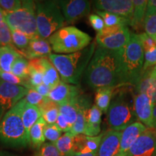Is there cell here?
<instances>
[{
  "instance_id": "obj_1",
  "label": "cell",
  "mask_w": 156,
  "mask_h": 156,
  "mask_svg": "<svg viewBox=\"0 0 156 156\" xmlns=\"http://www.w3.org/2000/svg\"><path fill=\"white\" fill-rule=\"evenodd\" d=\"M84 77L87 85L95 90L126 85L122 71L120 51H111L96 46Z\"/></svg>"
},
{
  "instance_id": "obj_2",
  "label": "cell",
  "mask_w": 156,
  "mask_h": 156,
  "mask_svg": "<svg viewBox=\"0 0 156 156\" xmlns=\"http://www.w3.org/2000/svg\"><path fill=\"white\" fill-rule=\"evenodd\" d=\"M96 45V42L93 41L80 51L69 54L51 53L48 56L59 74L61 81L78 85L94 54Z\"/></svg>"
},
{
  "instance_id": "obj_3",
  "label": "cell",
  "mask_w": 156,
  "mask_h": 156,
  "mask_svg": "<svg viewBox=\"0 0 156 156\" xmlns=\"http://www.w3.org/2000/svg\"><path fill=\"white\" fill-rule=\"evenodd\" d=\"M0 145L14 149L29 146L28 137L21 118L18 103L0 120Z\"/></svg>"
},
{
  "instance_id": "obj_4",
  "label": "cell",
  "mask_w": 156,
  "mask_h": 156,
  "mask_svg": "<svg viewBox=\"0 0 156 156\" xmlns=\"http://www.w3.org/2000/svg\"><path fill=\"white\" fill-rule=\"evenodd\" d=\"M144 52L138 34L132 33L128 44L120 50V58L126 85L136 86L142 74Z\"/></svg>"
},
{
  "instance_id": "obj_5",
  "label": "cell",
  "mask_w": 156,
  "mask_h": 156,
  "mask_svg": "<svg viewBox=\"0 0 156 156\" xmlns=\"http://www.w3.org/2000/svg\"><path fill=\"white\" fill-rule=\"evenodd\" d=\"M48 41L55 54H69L87 47L92 38L76 27L66 26L51 35Z\"/></svg>"
},
{
  "instance_id": "obj_6",
  "label": "cell",
  "mask_w": 156,
  "mask_h": 156,
  "mask_svg": "<svg viewBox=\"0 0 156 156\" xmlns=\"http://www.w3.org/2000/svg\"><path fill=\"white\" fill-rule=\"evenodd\" d=\"M35 6L38 36L48 39L54 33L63 28L65 20L57 1H35Z\"/></svg>"
},
{
  "instance_id": "obj_7",
  "label": "cell",
  "mask_w": 156,
  "mask_h": 156,
  "mask_svg": "<svg viewBox=\"0 0 156 156\" xmlns=\"http://www.w3.org/2000/svg\"><path fill=\"white\" fill-rule=\"evenodd\" d=\"M5 21L11 30L21 31L30 39L39 38L37 30L35 1L23 0L20 9L5 14Z\"/></svg>"
},
{
  "instance_id": "obj_8",
  "label": "cell",
  "mask_w": 156,
  "mask_h": 156,
  "mask_svg": "<svg viewBox=\"0 0 156 156\" xmlns=\"http://www.w3.org/2000/svg\"><path fill=\"white\" fill-rule=\"evenodd\" d=\"M107 123L111 130L123 131L129 125L137 120L134 106L126 98L123 93L112 98L107 112Z\"/></svg>"
},
{
  "instance_id": "obj_9",
  "label": "cell",
  "mask_w": 156,
  "mask_h": 156,
  "mask_svg": "<svg viewBox=\"0 0 156 156\" xmlns=\"http://www.w3.org/2000/svg\"><path fill=\"white\" fill-rule=\"evenodd\" d=\"M28 92L26 87L6 83L0 78V120L24 98Z\"/></svg>"
},
{
  "instance_id": "obj_10",
  "label": "cell",
  "mask_w": 156,
  "mask_h": 156,
  "mask_svg": "<svg viewBox=\"0 0 156 156\" xmlns=\"http://www.w3.org/2000/svg\"><path fill=\"white\" fill-rule=\"evenodd\" d=\"M57 4L68 24L90 15L91 3L86 0H60Z\"/></svg>"
},
{
  "instance_id": "obj_11",
  "label": "cell",
  "mask_w": 156,
  "mask_h": 156,
  "mask_svg": "<svg viewBox=\"0 0 156 156\" xmlns=\"http://www.w3.org/2000/svg\"><path fill=\"white\" fill-rule=\"evenodd\" d=\"M132 33L128 26L107 35L97 34L95 42L98 46L111 51H120L128 44Z\"/></svg>"
},
{
  "instance_id": "obj_12",
  "label": "cell",
  "mask_w": 156,
  "mask_h": 156,
  "mask_svg": "<svg viewBox=\"0 0 156 156\" xmlns=\"http://www.w3.org/2000/svg\"><path fill=\"white\" fill-rule=\"evenodd\" d=\"M155 130L147 128L134 142L126 156H155Z\"/></svg>"
},
{
  "instance_id": "obj_13",
  "label": "cell",
  "mask_w": 156,
  "mask_h": 156,
  "mask_svg": "<svg viewBox=\"0 0 156 156\" xmlns=\"http://www.w3.org/2000/svg\"><path fill=\"white\" fill-rule=\"evenodd\" d=\"M93 4L97 10L108 12L132 20L134 10L132 0H97Z\"/></svg>"
},
{
  "instance_id": "obj_14",
  "label": "cell",
  "mask_w": 156,
  "mask_h": 156,
  "mask_svg": "<svg viewBox=\"0 0 156 156\" xmlns=\"http://www.w3.org/2000/svg\"><path fill=\"white\" fill-rule=\"evenodd\" d=\"M133 106L137 120L148 129H152L154 105L151 99L143 93H136L133 98Z\"/></svg>"
},
{
  "instance_id": "obj_15",
  "label": "cell",
  "mask_w": 156,
  "mask_h": 156,
  "mask_svg": "<svg viewBox=\"0 0 156 156\" xmlns=\"http://www.w3.org/2000/svg\"><path fill=\"white\" fill-rule=\"evenodd\" d=\"M81 95L80 88L77 85H70L60 81V83L51 90L48 98L58 106L73 100Z\"/></svg>"
},
{
  "instance_id": "obj_16",
  "label": "cell",
  "mask_w": 156,
  "mask_h": 156,
  "mask_svg": "<svg viewBox=\"0 0 156 156\" xmlns=\"http://www.w3.org/2000/svg\"><path fill=\"white\" fill-rule=\"evenodd\" d=\"M122 132L108 130L105 132L96 156H115L119 153Z\"/></svg>"
},
{
  "instance_id": "obj_17",
  "label": "cell",
  "mask_w": 156,
  "mask_h": 156,
  "mask_svg": "<svg viewBox=\"0 0 156 156\" xmlns=\"http://www.w3.org/2000/svg\"><path fill=\"white\" fill-rule=\"evenodd\" d=\"M32 61L41 72L43 83L50 87L51 90L60 83L59 74L48 57L35 58Z\"/></svg>"
},
{
  "instance_id": "obj_18",
  "label": "cell",
  "mask_w": 156,
  "mask_h": 156,
  "mask_svg": "<svg viewBox=\"0 0 156 156\" xmlns=\"http://www.w3.org/2000/svg\"><path fill=\"white\" fill-rule=\"evenodd\" d=\"M137 93H143L156 104V69L152 68L142 73L140 80L135 86Z\"/></svg>"
},
{
  "instance_id": "obj_19",
  "label": "cell",
  "mask_w": 156,
  "mask_h": 156,
  "mask_svg": "<svg viewBox=\"0 0 156 156\" xmlns=\"http://www.w3.org/2000/svg\"><path fill=\"white\" fill-rule=\"evenodd\" d=\"M147 129L140 122L132 123L124 129L121 134L119 153L126 155L134 142Z\"/></svg>"
},
{
  "instance_id": "obj_20",
  "label": "cell",
  "mask_w": 156,
  "mask_h": 156,
  "mask_svg": "<svg viewBox=\"0 0 156 156\" xmlns=\"http://www.w3.org/2000/svg\"><path fill=\"white\" fill-rule=\"evenodd\" d=\"M51 46L48 39H43L39 37L30 39L28 48L20 53L27 59L32 60L35 58L48 57L51 54Z\"/></svg>"
},
{
  "instance_id": "obj_21",
  "label": "cell",
  "mask_w": 156,
  "mask_h": 156,
  "mask_svg": "<svg viewBox=\"0 0 156 156\" xmlns=\"http://www.w3.org/2000/svg\"><path fill=\"white\" fill-rule=\"evenodd\" d=\"M104 133L95 136H88L85 134L75 136L74 153H90L98 152Z\"/></svg>"
},
{
  "instance_id": "obj_22",
  "label": "cell",
  "mask_w": 156,
  "mask_h": 156,
  "mask_svg": "<svg viewBox=\"0 0 156 156\" xmlns=\"http://www.w3.org/2000/svg\"><path fill=\"white\" fill-rule=\"evenodd\" d=\"M18 105L20 111L21 118L28 137L29 132L31 127L41 117V112L38 107L25 103L23 99L20 101Z\"/></svg>"
},
{
  "instance_id": "obj_23",
  "label": "cell",
  "mask_w": 156,
  "mask_h": 156,
  "mask_svg": "<svg viewBox=\"0 0 156 156\" xmlns=\"http://www.w3.org/2000/svg\"><path fill=\"white\" fill-rule=\"evenodd\" d=\"M102 114L103 112L95 104L90 106L87 114L83 134L88 136H95L100 134Z\"/></svg>"
},
{
  "instance_id": "obj_24",
  "label": "cell",
  "mask_w": 156,
  "mask_h": 156,
  "mask_svg": "<svg viewBox=\"0 0 156 156\" xmlns=\"http://www.w3.org/2000/svg\"><path fill=\"white\" fill-rule=\"evenodd\" d=\"M91 106L92 105L90 104V101L88 98L84 95H81L79 100L77 119L69 132L74 136L78 135V134H83L87 114Z\"/></svg>"
},
{
  "instance_id": "obj_25",
  "label": "cell",
  "mask_w": 156,
  "mask_h": 156,
  "mask_svg": "<svg viewBox=\"0 0 156 156\" xmlns=\"http://www.w3.org/2000/svg\"><path fill=\"white\" fill-rule=\"evenodd\" d=\"M46 123L44 119L41 117L36 124L30 129L28 134L29 146L34 150L38 151L45 143L44 130Z\"/></svg>"
},
{
  "instance_id": "obj_26",
  "label": "cell",
  "mask_w": 156,
  "mask_h": 156,
  "mask_svg": "<svg viewBox=\"0 0 156 156\" xmlns=\"http://www.w3.org/2000/svg\"><path fill=\"white\" fill-rule=\"evenodd\" d=\"M21 54L14 46H0V70L11 73L13 64Z\"/></svg>"
},
{
  "instance_id": "obj_27",
  "label": "cell",
  "mask_w": 156,
  "mask_h": 156,
  "mask_svg": "<svg viewBox=\"0 0 156 156\" xmlns=\"http://www.w3.org/2000/svg\"><path fill=\"white\" fill-rule=\"evenodd\" d=\"M119 87H103L95 90V105L103 113H107L111 101Z\"/></svg>"
},
{
  "instance_id": "obj_28",
  "label": "cell",
  "mask_w": 156,
  "mask_h": 156,
  "mask_svg": "<svg viewBox=\"0 0 156 156\" xmlns=\"http://www.w3.org/2000/svg\"><path fill=\"white\" fill-rule=\"evenodd\" d=\"M147 5V0H133L134 10L130 25L134 30H140L143 28Z\"/></svg>"
},
{
  "instance_id": "obj_29",
  "label": "cell",
  "mask_w": 156,
  "mask_h": 156,
  "mask_svg": "<svg viewBox=\"0 0 156 156\" xmlns=\"http://www.w3.org/2000/svg\"><path fill=\"white\" fill-rule=\"evenodd\" d=\"M81 95H80L79 96L73 99V100L58 106H59V114H62L65 118V119L67 121L71 127L73 126V124L76 122V119H77L78 107H79V100Z\"/></svg>"
},
{
  "instance_id": "obj_30",
  "label": "cell",
  "mask_w": 156,
  "mask_h": 156,
  "mask_svg": "<svg viewBox=\"0 0 156 156\" xmlns=\"http://www.w3.org/2000/svg\"><path fill=\"white\" fill-rule=\"evenodd\" d=\"M61 156H71L74 153L75 136L70 132H65L55 143Z\"/></svg>"
},
{
  "instance_id": "obj_31",
  "label": "cell",
  "mask_w": 156,
  "mask_h": 156,
  "mask_svg": "<svg viewBox=\"0 0 156 156\" xmlns=\"http://www.w3.org/2000/svg\"><path fill=\"white\" fill-rule=\"evenodd\" d=\"M41 112V117L47 124H56L58 114H59V106L56 103L48 100L40 108Z\"/></svg>"
},
{
  "instance_id": "obj_32",
  "label": "cell",
  "mask_w": 156,
  "mask_h": 156,
  "mask_svg": "<svg viewBox=\"0 0 156 156\" xmlns=\"http://www.w3.org/2000/svg\"><path fill=\"white\" fill-rule=\"evenodd\" d=\"M95 13L103 19L105 27L116 26V25L127 26V25H130V24H131L130 20L119 16V15L112 14V13L108 12L100 11L95 9Z\"/></svg>"
},
{
  "instance_id": "obj_33",
  "label": "cell",
  "mask_w": 156,
  "mask_h": 156,
  "mask_svg": "<svg viewBox=\"0 0 156 156\" xmlns=\"http://www.w3.org/2000/svg\"><path fill=\"white\" fill-rule=\"evenodd\" d=\"M11 73L17 77L27 80L29 73V60L20 56L15 60L11 69Z\"/></svg>"
},
{
  "instance_id": "obj_34",
  "label": "cell",
  "mask_w": 156,
  "mask_h": 156,
  "mask_svg": "<svg viewBox=\"0 0 156 156\" xmlns=\"http://www.w3.org/2000/svg\"><path fill=\"white\" fill-rule=\"evenodd\" d=\"M27 81L28 83V90L33 89L43 83L41 72L32 60H29V73Z\"/></svg>"
},
{
  "instance_id": "obj_35",
  "label": "cell",
  "mask_w": 156,
  "mask_h": 156,
  "mask_svg": "<svg viewBox=\"0 0 156 156\" xmlns=\"http://www.w3.org/2000/svg\"><path fill=\"white\" fill-rule=\"evenodd\" d=\"M11 31L12 41V45L14 47L17 48L19 52L26 49L30 44V38L20 30H11Z\"/></svg>"
},
{
  "instance_id": "obj_36",
  "label": "cell",
  "mask_w": 156,
  "mask_h": 156,
  "mask_svg": "<svg viewBox=\"0 0 156 156\" xmlns=\"http://www.w3.org/2000/svg\"><path fill=\"white\" fill-rule=\"evenodd\" d=\"M23 100L25 103L33 105V106L38 107L41 108L47 101L49 100L48 98L42 96L41 95L37 93L36 90L32 89H29L27 95H25Z\"/></svg>"
},
{
  "instance_id": "obj_37",
  "label": "cell",
  "mask_w": 156,
  "mask_h": 156,
  "mask_svg": "<svg viewBox=\"0 0 156 156\" xmlns=\"http://www.w3.org/2000/svg\"><path fill=\"white\" fill-rule=\"evenodd\" d=\"M0 46H13L11 29L5 20L0 22Z\"/></svg>"
},
{
  "instance_id": "obj_38",
  "label": "cell",
  "mask_w": 156,
  "mask_h": 156,
  "mask_svg": "<svg viewBox=\"0 0 156 156\" xmlns=\"http://www.w3.org/2000/svg\"><path fill=\"white\" fill-rule=\"evenodd\" d=\"M62 130L58 127L56 124H46L44 130V134L45 139L49 142L55 143L57 140L61 137Z\"/></svg>"
},
{
  "instance_id": "obj_39",
  "label": "cell",
  "mask_w": 156,
  "mask_h": 156,
  "mask_svg": "<svg viewBox=\"0 0 156 156\" xmlns=\"http://www.w3.org/2000/svg\"><path fill=\"white\" fill-rule=\"evenodd\" d=\"M0 78L6 83L12 84V85H20V86L25 87L27 89H28V83L27 80L17 77L12 73H6V72L0 70Z\"/></svg>"
},
{
  "instance_id": "obj_40",
  "label": "cell",
  "mask_w": 156,
  "mask_h": 156,
  "mask_svg": "<svg viewBox=\"0 0 156 156\" xmlns=\"http://www.w3.org/2000/svg\"><path fill=\"white\" fill-rule=\"evenodd\" d=\"M34 156H61L55 144L52 142H45Z\"/></svg>"
},
{
  "instance_id": "obj_41",
  "label": "cell",
  "mask_w": 156,
  "mask_h": 156,
  "mask_svg": "<svg viewBox=\"0 0 156 156\" xmlns=\"http://www.w3.org/2000/svg\"><path fill=\"white\" fill-rule=\"evenodd\" d=\"M143 28L145 34L156 40V14L145 17Z\"/></svg>"
},
{
  "instance_id": "obj_42",
  "label": "cell",
  "mask_w": 156,
  "mask_h": 156,
  "mask_svg": "<svg viewBox=\"0 0 156 156\" xmlns=\"http://www.w3.org/2000/svg\"><path fill=\"white\" fill-rule=\"evenodd\" d=\"M21 7V0H0V8L5 14L18 10Z\"/></svg>"
},
{
  "instance_id": "obj_43",
  "label": "cell",
  "mask_w": 156,
  "mask_h": 156,
  "mask_svg": "<svg viewBox=\"0 0 156 156\" xmlns=\"http://www.w3.org/2000/svg\"><path fill=\"white\" fill-rule=\"evenodd\" d=\"M138 36H139L144 52L149 51L156 48V40L148 36L147 34L142 33V34H138Z\"/></svg>"
},
{
  "instance_id": "obj_44",
  "label": "cell",
  "mask_w": 156,
  "mask_h": 156,
  "mask_svg": "<svg viewBox=\"0 0 156 156\" xmlns=\"http://www.w3.org/2000/svg\"><path fill=\"white\" fill-rule=\"evenodd\" d=\"M156 66V48L145 52L142 73Z\"/></svg>"
},
{
  "instance_id": "obj_45",
  "label": "cell",
  "mask_w": 156,
  "mask_h": 156,
  "mask_svg": "<svg viewBox=\"0 0 156 156\" xmlns=\"http://www.w3.org/2000/svg\"><path fill=\"white\" fill-rule=\"evenodd\" d=\"M88 21L90 25L97 33L101 32L105 28V24L103 19L96 14H90L88 15Z\"/></svg>"
},
{
  "instance_id": "obj_46",
  "label": "cell",
  "mask_w": 156,
  "mask_h": 156,
  "mask_svg": "<svg viewBox=\"0 0 156 156\" xmlns=\"http://www.w3.org/2000/svg\"><path fill=\"white\" fill-rule=\"evenodd\" d=\"M56 124L62 130V132H69L72 128L65 118L60 114H58L57 119H56Z\"/></svg>"
},
{
  "instance_id": "obj_47",
  "label": "cell",
  "mask_w": 156,
  "mask_h": 156,
  "mask_svg": "<svg viewBox=\"0 0 156 156\" xmlns=\"http://www.w3.org/2000/svg\"><path fill=\"white\" fill-rule=\"evenodd\" d=\"M32 90H36L37 93H38L39 94L41 95L42 96L46 98L48 97V95H49V93L51 91L50 87H48L47 85H46L44 83L41 84V85H38V86L34 87Z\"/></svg>"
},
{
  "instance_id": "obj_48",
  "label": "cell",
  "mask_w": 156,
  "mask_h": 156,
  "mask_svg": "<svg viewBox=\"0 0 156 156\" xmlns=\"http://www.w3.org/2000/svg\"><path fill=\"white\" fill-rule=\"evenodd\" d=\"M154 14H156V0H149L147 1L145 17Z\"/></svg>"
},
{
  "instance_id": "obj_49",
  "label": "cell",
  "mask_w": 156,
  "mask_h": 156,
  "mask_svg": "<svg viewBox=\"0 0 156 156\" xmlns=\"http://www.w3.org/2000/svg\"><path fill=\"white\" fill-rule=\"evenodd\" d=\"M152 129H156V104L153 107V120H152Z\"/></svg>"
},
{
  "instance_id": "obj_50",
  "label": "cell",
  "mask_w": 156,
  "mask_h": 156,
  "mask_svg": "<svg viewBox=\"0 0 156 156\" xmlns=\"http://www.w3.org/2000/svg\"><path fill=\"white\" fill-rule=\"evenodd\" d=\"M97 155V152H94V153H73L71 156H96Z\"/></svg>"
},
{
  "instance_id": "obj_51",
  "label": "cell",
  "mask_w": 156,
  "mask_h": 156,
  "mask_svg": "<svg viewBox=\"0 0 156 156\" xmlns=\"http://www.w3.org/2000/svg\"><path fill=\"white\" fill-rule=\"evenodd\" d=\"M0 156H18L15 154H13L9 152L5 151H0Z\"/></svg>"
},
{
  "instance_id": "obj_52",
  "label": "cell",
  "mask_w": 156,
  "mask_h": 156,
  "mask_svg": "<svg viewBox=\"0 0 156 156\" xmlns=\"http://www.w3.org/2000/svg\"><path fill=\"white\" fill-rule=\"evenodd\" d=\"M5 13L2 11V9L0 8V22L5 20Z\"/></svg>"
},
{
  "instance_id": "obj_53",
  "label": "cell",
  "mask_w": 156,
  "mask_h": 156,
  "mask_svg": "<svg viewBox=\"0 0 156 156\" xmlns=\"http://www.w3.org/2000/svg\"><path fill=\"white\" fill-rule=\"evenodd\" d=\"M115 156H126V155H125V154H122V153H119L116 155H115Z\"/></svg>"
},
{
  "instance_id": "obj_54",
  "label": "cell",
  "mask_w": 156,
  "mask_h": 156,
  "mask_svg": "<svg viewBox=\"0 0 156 156\" xmlns=\"http://www.w3.org/2000/svg\"><path fill=\"white\" fill-rule=\"evenodd\" d=\"M155 156H156V140H155Z\"/></svg>"
},
{
  "instance_id": "obj_55",
  "label": "cell",
  "mask_w": 156,
  "mask_h": 156,
  "mask_svg": "<svg viewBox=\"0 0 156 156\" xmlns=\"http://www.w3.org/2000/svg\"><path fill=\"white\" fill-rule=\"evenodd\" d=\"M154 69H156V66H155V67H154Z\"/></svg>"
},
{
  "instance_id": "obj_56",
  "label": "cell",
  "mask_w": 156,
  "mask_h": 156,
  "mask_svg": "<svg viewBox=\"0 0 156 156\" xmlns=\"http://www.w3.org/2000/svg\"><path fill=\"white\" fill-rule=\"evenodd\" d=\"M155 133H156V129H155Z\"/></svg>"
}]
</instances>
